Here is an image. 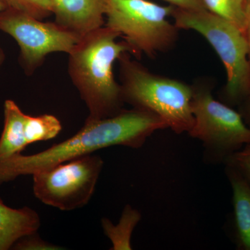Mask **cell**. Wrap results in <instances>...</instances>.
<instances>
[{
	"label": "cell",
	"mask_w": 250,
	"mask_h": 250,
	"mask_svg": "<svg viewBox=\"0 0 250 250\" xmlns=\"http://www.w3.org/2000/svg\"><path fill=\"white\" fill-rule=\"evenodd\" d=\"M167 128L160 117L135 108L104 119H86L75 136L43 152L29 156L18 153L0 161V186L103 148L123 146L139 149L155 131Z\"/></svg>",
	"instance_id": "6da1fadb"
},
{
	"label": "cell",
	"mask_w": 250,
	"mask_h": 250,
	"mask_svg": "<svg viewBox=\"0 0 250 250\" xmlns=\"http://www.w3.org/2000/svg\"><path fill=\"white\" fill-rule=\"evenodd\" d=\"M119 37V33L104 26L82 36L68 54L67 71L89 111L87 119L109 118L125 109L113 64L132 50L126 41L118 42Z\"/></svg>",
	"instance_id": "7a4b0ae2"
},
{
	"label": "cell",
	"mask_w": 250,
	"mask_h": 250,
	"mask_svg": "<svg viewBox=\"0 0 250 250\" xmlns=\"http://www.w3.org/2000/svg\"><path fill=\"white\" fill-rule=\"evenodd\" d=\"M129 54L118 60L125 103L160 117L175 134L188 133L194 124L192 85L153 73Z\"/></svg>",
	"instance_id": "3957f363"
},
{
	"label": "cell",
	"mask_w": 250,
	"mask_h": 250,
	"mask_svg": "<svg viewBox=\"0 0 250 250\" xmlns=\"http://www.w3.org/2000/svg\"><path fill=\"white\" fill-rule=\"evenodd\" d=\"M171 17L179 30L196 31L218 54L227 72V83L220 97L222 102L233 107L249 98V46L244 32L232 22L207 10L174 7Z\"/></svg>",
	"instance_id": "277c9868"
},
{
	"label": "cell",
	"mask_w": 250,
	"mask_h": 250,
	"mask_svg": "<svg viewBox=\"0 0 250 250\" xmlns=\"http://www.w3.org/2000/svg\"><path fill=\"white\" fill-rule=\"evenodd\" d=\"M104 26L119 33L141 59L170 52L177 45L179 29L169 21L174 6L149 0H104Z\"/></svg>",
	"instance_id": "5b68a950"
},
{
	"label": "cell",
	"mask_w": 250,
	"mask_h": 250,
	"mask_svg": "<svg viewBox=\"0 0 250 250\" xmlns=\"http://www.w3.org/2000/svg\"><path fill=\"white\" fill-rule=\"evenodd\" d=\"M192 86L194 124L188 134L202 143L207 164H224L250 143V128L239 112L213 98L210 83L198 81Z\"/></svg>",
	"instance_id": "8992f818"
},
{
	"label": "cell",
	"mask_w": 250,
	"mask_h": 250,
	"mask_svg": "<svg viewBox=\"0 0 250 250\" xmlns=\"http://www.w3.org/2000/svg\"><path fill=\"white\" fill-rule=\"evenodd\" d=\"M96 155H85L33 174L35 196L62 210L82 208L89 202L103 169Z\"/></svg>",
	"instance_id": "52a82bcc"
},
{
	"label": "cell",
	"mask_w": 250,
	"mask_h": 250,
	"mask_svg": "<svg viewBox=\"0 0 250 250\" xmlns=\"http://www.w3.org/2000/svg\"><path fill=\"white\" fill-rule=\"evenodd\" d=\"M0 31L17 42L20 47L18 62L27 76L34 75L48 54L70 53L82 38L56 22H42L9 8L0 11Z\"/></svg>",
	"instance_id": "ba28073f"
},
{
	"label": "cell",
	"mask_w": 250,
	"mask_h": 250,
	"mask_svg": "<svg viewBox=\"0 0 250 250\" xmlns=\"http://www.w3.org/2000/svg\"><path fill=\"white\" fill-rule=\"evenodd\" d=\"M55 22L83 36L104 25V0H52Z\"/></svg>",
	"instance_id": "9c48e42d"
},
{
	"label": "cell",
	"mask_w": 250,
	"mask_h": 250,
	"mask_svg": "<svg viewBox=\"0 0 250 250\" xmlns=\"http://www.w3.org/2000/svg\"><path fill=\"white\" fill-rule=\"evenodd\" d=\"M41 220L29 207L13 208L0 198V250L11 249L23 237L37 232Z\"/></svg>",
	"instance_id": "30bf717a"
},
{
	"label": "cell",
	"mask_w": 250,
	"mask_h": 250,
	"mask_svg": "<svg viewBox=\"0 0 250 250\" xmlns=\"http://www.w3.org/2000/svg\"><path fill=\"white\" fill-rule=\"evenodd\" d=\"M225 174L232 189L233 241L237 249L250 250V186L229 167Z\"/></svg>",
	"instance_id": "8fae6325"
},
{
	"label": "cell",
	"mask_w": 250,
	"mask_h": 250,
	"mask_svg": "<svg viewBox=\"0 0 250 250\" xmlns=\"http://www.w3.org/2000/svg\"><path fill=\"white\" fill-rule=\"evenodd\" d=\"M26 116L14 101H5L4 129L0 137V161L22 152L28 146L24 137Z\"/></svg>",
	"instance_id": "7c38bea8"
},
{
	"label": "cell",
	"mask_w": 250,
	"mask_h": 250,
	"mask_svg": "<svg viewBox=\"0 0 250 250\" xmlns=\"http://www.w3.org/2000/svg\"><path fill=\"white\" fill-rule=\"evenodd\" d=\"M141 219V213L130 205H126L121 220L114 225L107 218L102 220L104 231L111 241L113 250H131V237Z\"/></svg>",
	"instance_id": "4fadbf2b"
},
{
	"label": "cell",
	"mask_w": 250,
	"mask_h": 250,
	"mask_svg": "<svg viewBox=\"0 0 250 250\" xmlns=\"http://www.w3.org/2000/svg\"><path fill=\"white\" fill-rule=\"evenodd\" d=\"M24 137L27 145L54 139L62 131L58 118L52 115L39 116H26L24 121Z\"/></svg>",
	"instance_id": "5bb4252c"
},
{
	"label": "cell",
	"mask_w": 250,
	"mask_h": 250,
	"mask_svg": "<svg viewBox=\"0 0 250 250\" xmlns=\"http://www.w3.org/2000/svg\"><path fill=\"white\" fill-rule=\"evenodd\" d=\"M206 9L228 20L245 34L248 0H202Z\"/></svg>",
	"instance_id": "9a60e30c"
},
{
	"label": "cell",
	"mask_w": 250,
	"mask_h": 250,
	"mask_svg": "<svg viewBox=\"0 0 250 250\" xmlns=\"http://www.w3.org/2000/svg\"><path fill=\"white\" fill-rule=\"evenodd\" d=\"M5 7L22 11L43 21L53 14L52 0H0Z\"/></svg>",
	"instance_id": "2e32d148"
},
{
	"label": "cell",
	"mask_w": 250,
	"mask_h": 250,
	"mask_svg": "<svg viewBox=\"0 0 250 250\" xmlns=\"http://www.w3.org/2000/svg\"><path fill=\"white\" fill-rule=\"evenodd\" d=\"M224 165L234 170L250 186V143L231 154Z\"/></svg>",
	"instance_id": "e0dca14e"
},
{
	"label": "cell",
	"mask_w": 250,
	"mask_h": 250,
	"mask_svg": "<svg viewBox=\"0 0 250 250\" xmlns=\"http://www.w3.org/2000/svg\"><path fill=\"white\" fill-rule=\"evenodd\" d=\"M36 233L23 237L14 245L13 249L22 250H60V248H57V247L42 241L39 236H36Z\"/></svg>",
	"instance_id": "ac0fdd59"
},
{
	"label": "cell",
	"mask_w": 250,
	"mask_h": 250,
	"mask_svg": "<svg viewBox=\"0 0 250 250\" xmlns=\"http://www.w3.org/2000/svg\"><path fill=\"white\" fill-rule=\"evenodd\" d=\"M179 9L202 11L206 9L202 0H164Z\"/></svg>",
	"instance_id": "d6986e66"
},
{
	"label": "cell",
	"mask_w": 250,
	"mask_h": 250,
	"mask_svg": "<svg viewBox=\"0 0 250 250\" xmlns=\"http://www.w3.org/2000/svg\"><path fill=\"white\" fill-rule=\"evenodd\" d=\"M238 111L241 113L245 123L250 128V96L238 106Z\"/></svg>",
	"instance_id": "ffe728a7"
},
{
	"label": "cell",
	"mask_w": 250,
	"mask_h": 250,
	"mask_svg": "<svg viewBox=\"0 0 250 250\" xmlns=\"http://www.w3.org/2000/svg\"><path fill=\"white\" fill-rule=\"evenodd\" d=\"M245 35H246L248 46H249V59L250 62V0H248V5H247L246 24V29H245Z\"/></svg>",
	"instance_id": "44dd1931"
},
{
	"label": "cell",
	"mask_w": 250,
	"mask_h": 250,
	"mask_svg": "<svg viewBox=\"0 0 250 250\" xmlns=\"http://www.w3.org/2000/svg\"><path fill=\"white\" fill-rule=\"evenodd\" d=\"M5 59H6V55H5L4 49L0 45V69H1L3 64H4Z\"/></svg>",
	"instance_id": "7402d4cb"
},
{
	"label": "cell",
	"mask_w": 250,
	"mask_h": 250,
	"mask_svg": "<svg viewBox=\"0 0 250 250\" xmlns=\"http://www.w3.org/2000/svg\"><path fill=\"white\" fill-rule=\"evenodd\" d=\"M6 9V7H5V6L4 4H2V3L0 1V11H2V10H4Z\"/></svg>",
	"instance_id": "603a6c76"
}]
</instances>
